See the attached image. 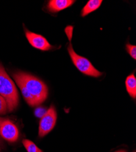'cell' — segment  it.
<instances>
[{"mask_svg":"<svg viewBox=\"0 0 136 152\" xmlns=\"http://www.w3.org/2000/svg\"><path fill=\"white\" fill-rule=\"evenodd\" d=\"M12 76L20 79L27 90L35 99L37 105L43 103L48 94V88L46 85L35 76L24 72L18 71Z\"/></svg>","mask_w":136,"mask_h":152,"instance_id":"6da1fadb","label":"cell"},{"mask_svg":"<svg viewBox=\"0 0 136 152\" xmlns=\"http://www.w3.org/2000/svg\"><path fill=\"white\" fill-rule=\"evenodd\" d=\"M0 95L6 100L7 111H13L19 104V97L16 86L3 66L0 63Z\"/></svg>","mask_w":136,"mask_h":152,"instance_id":"7a4b0ae2","label":"cell"},{"mask_svg":"<svg viewBox=\"0 0 136 152\" xmlns=\"http://www.w3.org/2000/svg\"><path fill=\"white\" fill-rule=\"evenodd\" d=\"M72 31L73 27L71 26H68L65 29L66 34L70 41V44L68 46V51L73 64L75 65L79 71L85 75L92 76V77H100V76L103 75V73L97 70L88 59L79 56L74 50L71 43Z\"/></svg>","mask_w":136,"mask_h":152,"instance_id":"3957f363","label":"cell"},{"mask_svg":"<svg viewBox=\"0 0 136 152\" xmlns=\"http://www.w3.org/2000/svg\"><path fill=\"white\" fill-rule=\"evenodd\" d=\"M56 121L57 112L55 107L51 105L41 118L39 127V136L44 137L50 132L54 127Z\"/></svg>","mask_w":136,"mask_h":152,"instance_id":"277c9868","label":"cell"},{"mask_svg":"<svg viewBox=\"0 0 136 152\" xmlns=\"http://www.w3.org/2000/svg\"><path fill=\"white\" fill-rule=\"evenodd\" d=\"M0 136L6 141L14 142L18 139L19 132L15 125L7 119L0 126Z\"/></svg>","mask_w":136,"mask_h":152,"instance_id":"5b68a950","label":"cell"},{"mask_svg":"<svg viewBox=\"0 0 136 152\" xmlns=\"http://www.w3.org/2000/svg\"><path fill=\"white\" fill-rule=\"evenodd\" d=\"M25 35L29 43L34 48L42 50H49L52 48V46L42 35L27 29H25Z\"/></svg>","mask_w":136,"mask_h":152,"instance_id":"8992f818","label":"cell"},{"mask_svg":"<svg viewBox=\"0 0 136 152\" xmlns=\"http://www.w3.org/2000/svg\"><path fill=\"white\" fill-rule=\"evenodd\" d=\"M75 2L73 0H51L48 3L47 8L51 12H58L71 6Z\"/></svg>","mask_w":136,"mask_h":152,"instance_id":"52a82bcc","label":"cell"},{"mask_svg":"<svg viewBox=\"0 0 136 152\" xmlns=\"http://www.w3.org/2000/svg\"><path fill=\"white\" fill-rule=\"evenodd\" d=\"M13 78L14 79L17 85H18V86L19 87V88L20 89L21 92L22 93V95H23L24 100H26V102H27V104L31 106V107L37 106V104L35 99L31 96V94L29 93V91L27 90L26 87L24 86V85L22 83V82L20 79L17 78V77H13Z\"/></svg>","mask_w":136,"mask_h":152,"instance_id":"ba28073f","label":"cell"},{"mask_svg":"<svg viewBox=\"0 0 136 152\" xmlns=\"http://www.w3.org/2000/svg\"><path fill=\"white\" fill-rule=\"evenodd\" d=\"M102 2V0H89L82 9L81 16L83 17H85L91 12L98 9L101 6Z\"/></svg>","mask_w":136,"mask_h":152,"instance_id":"9c48e42d","label":"cell"},{"mask_svg":"<svg viewBox=\"0 0 136 152\" xmlns=\"http://www.w3.org/2000/svg\"><path fill=\"white\" fill-rule=\"evenodd\" d=\"M125 85L127 92L132 98L135 99L136 97V78L133 74L126 78Z\"/></svg>","mask_w":136,"mask_h":152,"instance_id":"30bf717a","label":"cell"},{"mask_svg":"<svg viewBox=\"0 0 136 152\" xmlns=\"http://www.w3.org/2000/svg\"><path fill=\"white\" fill-rule=\"evenodd\" d=\"M22 143L28 152H43L32 141L29 140V139H24L22 141Z\"/></svg>","mask_w":136,"mask_h":152,"instance_id":"8fae6325","label":"cell"},{"mask_svg":"<svg viewBox=\"0 0 136 152\" xmlns=\"http://www.w3.org/2000/svg\"><path fill=\"white\" fill-rule=\"evenodd\" d=\"M7 111V105L4 98L0 95V115H6Z\"/></svg>","mask_w":136,"mask_h":152,"instance_id":"7c38bea8","label":"cell"},{"mask_svg":"<svg viewBox=\"0 0 136 152\" xmlns=\"http://www.w3.org/2000/svg\"><path fill=\"white\" fill-rule=\"evenodd\" d=\"M126 50L131 57L134 60H136V46L135 45L127 44Z\"/></svg>","mask_w":136,"mask_h":152,"instance_id":"4fadbf2b","label":"cell"},{"mask_svg":"<svg viewBox=\"0 0 136 152\" xmlns=\"http://www.w3.org/2000/svg\"><path fill=\"white\" fill-rule=\"evenodd\" d=\"M46 112V111L44 108L39 107L35 110L34 113H35V115L37 118H42V116L45 115Z\"/></svg>","mask_w":136,"mask_h":152,"instance_id":"5bb4252c","label":"cell"},{"mask_svg":"<svg viewBox=\"0 0 136 152\" xmlns=\"http://www.w3.org/2000/svg\"><path fill=\"white\" fill-rule=\"evenodd\" d=\"M7 119V118H0V126L4 123L5 121H6Z\"/></svg>","mask_w":136,"mask_h":152,"instance_id":"9a60e30c","label":"cell"},{"mask_svg":"<svg viewBox=\"0 0 136 152\" xmlns=\"http://www.w3.org/2000/svg\"><path fill=\"white\" fill-rule=\"evenodd\" d=\"M115 152H126V151L125 150H119V151H115Z\"/></svg>","mask_w":136,"mask_h":152,"instance_id":"2e32d148","label":"cell"},{"mask_svg":"<svg viewBox=\"0 0 136 152\" xmlns=\"http://www.w3.org/2000/svg\"><path fill=\"white\" fill-rule=\"evenodd\" d=\"M1 139H0V144H1Z\"/></svg>","mask_w":136,"mask_h":152,"instance_id":"e0dca14e","label":"cell"},{"mask_svg":"<svg viewBox=\"0 0 136 152\" xmlns=\"http://www.w3.org/2000/svg\"><path fill=\"white\" fill-rule=\"evenodd\" d=\"M0 152H1V148H0Z\"/></svg>","mask_w":136,"mask_h":152,"instance_id":"ac0fdd59","label":"cell"},{"mask_svg":"<svg viewBox=\"0 0 136 152\" xmlns=\"http://www.w3.org/2000/svg\"><path fill=\"white\" fill-rule=\"evenodd\" d=\"M134 152H135V151H134Z\"/></svg>","mask_w":136,"mask_h":152,"instance_id":"d6986e66","label":"cell"}]
</instances>
